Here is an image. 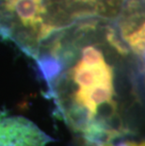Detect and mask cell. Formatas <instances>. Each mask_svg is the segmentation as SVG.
Wrapping results in <instances>:
<instances>
[{
	"instance_id": "4",
	"label": "cell",
	"mask_w": 145,
	"mask_h": 146,
	"mask_svg": "<svg viewBox=\"0 0 145 146\" xmlns=\"http://www.w3.org/2000/svg\"><path fill=\"white\" fill-rule=\"evenodd\" d=\"M114 26L145 82V0H126Z\"/></svg>"
},
{
	"instance_id": "6",
	"label": "cell",
	"mask_w": 145,
	"mask_h": 146,
	"mask_svg": "<svg viewBox=\"0 0 145 146\" xmlns=\"http://www.w3.org/2000/svg\"><path fill=\"white\" fill-rule=\"evenodd\" d=\"M103 146H145V138H128L105 144Z\"/></svg>"
},
{
	"instance_id": "1",
	"label": "cell",
	"mask_w": 145,
	"mask_h": 146,
	"mask_svg": "<svg viewBox=\"0 0 145 146\" xmlns=\"http://www.w3.org/2000/svg\"><path fill=\"white\" fill-rule=\"evenodd\" d=\"M34 60L55 113L79 146L145 138V82L114 22H78Z\"/></svg>"
},
{
	"instance_id": "5",
	"label": "cell",
	"mask_w": 145,
	"mask_h": 146,
	"mask_svg": "<svg viewBox=\"0 0 145 146\" xmlns=\"http://www.w3.org/2000/svg\"><path fill=\"white\" fill-rule=\"evenodd\" d=\"M52 138L23 116L0 114V146H47Z\"/></svg>"
},
{
	"instance_id": "3",
	"label": "cell",
	"mask_w": 145,
	"mask_h": 146,
	"mask_svg": "<svg viewBox=\"0 0 145 146\" xmlns=\"http://www.w3.org/2000/svg\"><path fill=\"white\" fill-rule=\"evenodd\" d=\"M126 0H46L54 22L61 31L78 22L101 19L114 22Z\"/></svg>"
},
{
	"instance_id": "2",
	"label": "cell",
	"mask_w": 145,
	"mask_h": 146,
	"mask_svg": "<svg viewBox=\"0 0 145 146\" xmlns=\"http://www.w3.org/2000/svg\"><path fill=\"white\" fill-rule=\"evenodd\" d=\"M60 31L46 0H0V37L33 60L42 46Z\"/></svg>"
}]
</instances>
